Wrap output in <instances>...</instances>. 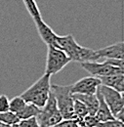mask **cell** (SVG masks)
I'll use <instances>...</instances> for the list:
<instances>
[{
	"instance_id": "cell-2",
	"label": "cell",
	"mask_w": 124,
	"mask_h": 127,
	"mask_svg": "<svg viewBox=\"0 0 124 127\" xmlns=\"http://www.w3.org/2000/svg\"><path fill=\"white\" fill-rule=\"evenodd\" d=\"M51 75L44 73L37 81H35L30 88L22 93L21 97L27 102L41 109L49 98L51 92Z\"/></svg>"
},
{
	"instance_id": "cell-12",
	"label": "cell",
	"mask_w": 124,
	"mask_h": 127,
	"mask_svg": "<svg viewBox=\"0 0 124 127\" xmlns=\"http://www.w3.org/2000/svg\"><path fill=\"white\" fill-rule=\"evenodd\" d=\"M96 95L98 97V100H99V107H98V111L96 112L95 116L97 117V119L100 121V122H105V121H108V120H111V119H114V116L112 115V113L109 111L108 105L106 104V102L104 101L103 99V96L101 95L99 89L97 90L96 92Z\"/></svg>"
},
{
	"instance_id": "cell-7",
	"label": "cell",
	"mask_w": 124,
	"mask_h": 127,
	"mask_svg": "<svg viewBox=\"0 0 124 127\" xmlns=\"http://www.w3.org/2000/svg\"><path fill=\"white\" fill-rule=\"evenodd\" d=\"M80 64L92 76H96V77L111 75V74H124V69L110 65V64L106 63L105 61L103 63L83 62V63H80Z\"/></svg>"
},
{
	"instance_id": "cell-18",
	"label": "cell",
	"mask_w": 124,
	"mask_h": 127,
	"mask_svg": "<svg viewBox=\"0 0 124 127\" xmlns=\"http://www.w3.org/2000/svg\"><path fill=\"white\" fill-rule=\"evenodd\" d=\"M23 1L25 3V6H26L28 12L30 13V15L32 17V19L34 21L38 20V19H41L40 11H39L38 6H37V4L34 0H23Z\"/></svg>"
},
{
	"instance_id": "cell-14",
	"label": "cell",
	"mask_w": 124,
	"mask_h": 127,
	"mask_svg": "<svg viewBox=\"0 0 124 127\" xmlns=\"http://www.w3.org/2000/svg\"><path fill=\"white\" fill-rule=\"evenodd\" d=\"M39 112H40L39 108H37L36 106L32 105L31 103H27L24 110L17 116L20 118V120H22V119H27V118H31V117H36L39 114Z\"/></svg>"
},
{
	"instance_id": "cell-22",
	"label": "cell",
	"mask_w": 124,
	"mask_h": 127,
	"mask_svg": "<svg viewBox=\"0 0 124 127\" xmlns=\"http://www.w3.org/2000/svg\"><path fill=\"white\" fill-rule=\"evenodd\" d=\"M9 99L4 94L0 95V113L9 111Z\"/></svg>"
},
{
	"instance_id": "cell-17",
	"label": "cell",
	"mask_w": 124,
	"mask_h": 127,
	"mask_svg": "<svg viewBox=\"0 0 124 127\" xmlns=\"http://www.w3.org/2000/svg\"><path fill=\"white\" fill-rule=\"evenodd\" d=\"M0 122L7 124V125H15L20 122V118L17 116V114L10 111H7L5 112L0 113Z\"/></svg>"
},
{
	"instance_id": "cell-5",
	"label": "cell",
	"mask_w": 124,
	"mask_h": 127,
	"mask_svg": "<svg viewBox=\"0 0 124 127\" xmlns=\"http://www.w3.org/2000/svg\"><path fill=\"white\" fill-rule=\"evenodd\" d=\"M71 62L67 55L61 49L53 45H47V61L45 73L50 75L56 74Z\"/></svg>"
},
{
	"instance_id": "cell-8",
	"label": "cell",
	"mask_w": 124,
	"mask_h": 127,
	"mask_svg": "<svg viewBox=\"0 0 124 127\" xmlns=\"http://www.w3.org/2000/svg\"><path fill=\"white\" fill-rule=\"evenodd\" d=\"M101 85V81L96 76H86L76 81L75 83L70 85V90L72 94H83V95H91L96 94L99 86Z\"/></svg>"
},
{
	"instance_id": "cell-3",
	"label": "cell",
	"mask_w": 124,
	"mask_h": 127,
	"mask_svg": "<svg viewBox=\"0 0 124 127\" xmlns=\"http://www.w3.org/2000/svg\"><path fill=\"white\" fill-rule=\"evenodd\" d=\"M51 92L55 97L62 119H75L73 113V96L70 85H51Z\"/></svg>"
},
{
	"instance_id": "cell-19",
	"label": "cell",
	"mask_w": 124,
	"mask_h": 127,
	"mask_svg": "<svg viewBox=\"0 0 124 127\" xmlns=\"http://www.w3.org/2000/svg\"><path fill=\"white\" fill-rule=\"evenodd\" d=\"M18 124H19L20 127H40L36 117H31V118H27V119H22V120H20V122Z\"/></svg>"
},
{
	"instance_id": "cell-20",
	"label": "cell",
	"mask_w": 124,
	"mask_h": 127,
	"mask_svg": "<svg viewBox=\"0 0 124 127\" xmlns=\"http://www.w3.org/2000/svg\"><path fill=\"white\" fill-rule=\"evenodd\" d=\"M54 127H80L78 120L75 119H62L61 122H59Z\"/></svg>"
},
{
	"instance_id": "cell-9",
	"label": "cell",
	"mask_w": 124,
	"mask_h": 127,
	"mask_svg": "<svg viewBox=\"0 0 124 127\" xmlns=\"http://www.w3.org/2000/svg\"><path fill=\"white\" fill-rule=\"evenodd\" d=\"M123 42H117L105 48L95 50V57L97 61L101 58L123 60Z\"/></svg>"
},
{
	"instance_id": "cell-6",
	"label": "cell",
	"mask_w": 124,
	"mask_h": 127,
	"mask_svg": "<svg viewBox=\"0 0 124 127\" xmlns=\"http://www.w3.org/2000/svg\"><path fill=\"white\" fill-rule=\"evenodd\" d=\"M98 89L101 95L103 96L104 101L108 105L109 111L113 116H115L118 112L123 111L124 103L122 93H119L118 91L112 88L107 87V86H104V85H100Z\"/></svg>"
},
{
	"instance_id": "cell-16",
	"label": "cell",
	"mask_w": 124,
	"mask_h": 127,
	"mask_svg": "<svg viewBox=\"0 0 124 127\" xmlns=\"http://www.w3.org/2000/svg\"><path fill=\"white\" fill-rule=\"evenodd\" d=\"M73 113L75 118L77 119H82L86 115H88V110L86 106L77 99L73 98Z\"/></svg>"
},
{
	"instance_id": "cell-4",
	"label": "cell",
	"mask_w": 124,
	"mask_h": 127,
	"mask_svg": "<svg viewBox=\"0 0 124 127\" xmlns=\"http://www.w3.org/2000/svg\"><path fill=\"white\" fill-rule=\"evenodd\" d=\"M40 127H54L62 120V116L57 107L55 97L50 92L46 104L40 109L39 114L36 116Z\"/></svg>"
},
{
	"instance_id": "cell-23",
	"label": "cell",
	"mask_w": 124,
	"mask_h": 127,
	"mask_svg": "<svg viewBox=\"0 0 124 127\" xmlns=\"http://www.w3.org/2000/svg\"><path fill=\"white\" fill-rule=\"evenodd\" d=\"M105 62L107 64H110V65H113V66H116V67L124 69L123 60H120V59H106Z\"/></svg>"
},
{
	"instance_id": "cell-11",
	"label": "cell",
	"mask_w": 124,
	"mask_h": 127,
	"mask_svg": "<svg viewBox=\"0 0 124 127\" xmlns=\"http://www.w3.org/2000/svg\"><path fill=\"white\" fill-rule=\"evenodd\" d=\"M101 81V85L112 88L119 93L124 91V74H111L98 77Z\"/></svg>"
},
{
	"instance_id": "cell-1",
	"label": "cell",
	"mask_w": 124,
	"mask_h": 127,
	"mask_svg": "<svg viewBox=\"0 0 124 127\" xmlns=\"http://www.w3.org/2000/svg\"><path fill=\"white\" fill-rule=\"evenodd\" d=\"M57 48L63 51L71 61L78 63L97 62L95 57V50L80 46L71 34L63 36L58 35Z\"/></svg>"
},
{
	"instance_id": "cell-21",
	"label": "cell",
	"mask_w": 124,
	"mask_h": 127,
	"mask_svg": "<svg viewBox=\"0 0 124 127\" xmlns=\"http://www.w3.org/2000/svg\"><path fill=\"white\" fill-rule=\"evenodd\" d=\"M98 127H124V125L122 121H119L114 118V119L108 120L105 122H100Z\"/></svg>"
},
{
	"instance_id": "cell-13",
	"label": "cell",
	"mask_w": 124,
	"mask_h": 127,
	"mask_svg": "<svg viewBox=\"0 0 124 127\" xmlns=\"http://www.w3.org/2000/svg\"><path fill=\"white\" fill-rule=\"evenodd\" d=\"M74 99H77L81 101L87 108L88 110V114L90 115H95L98 111L99 107V100L96 94H91V95H83V94H72Z\"/></svg>"
},
{
	"instance_id": "cell-10",
	"label": "cell",
	"mask_w": 124,
	"mask_h": 127,
	"mask_svg": "<svg viewBox=\"0 0 124 127\" xmlns=\"http://www.w3.org/2000/svg\"><path fill=\"white\" fill-rule=\"evenodd\" d=\"M36 30L39 33L41 39L46 45H53L57 47V39H58V34H56L54 31L47 25L46 23L41 19L35 20L34 21Z\"/></svg>"
},
{
	"instance_id": "cell-15",
	"label": "cell",
	"mask_w": 124,
	"mask_h": 127,
	"mask_svg": "<svg viewBox=\"0 0 124 127\" xmlns=\"http://www.w3.org/2000/svg\"><path fill=\"white\" fill-rule=\"evenodd\" d=\"M26 105H27V102L21 96H17V97L13 98L12 100L9 101V111L14 112L18 115L24 110Z\"/></svg>"
},
{
	"instance_id": "cell-24",
	"label": "cell",
	"mask_w": 124,
	"mask_h": 127,
	"mask_svg": "<svg viewBox=\"0 0 124 127\" xmlns=\"http://www.w3.org/2000/svg\"><path fill=\"white\" fill-rule=\"evenodd\" d=\"M0 127H11L10 125H7V124H4L2 122H0Z\"/></svg>"
},
{
	"instance_id": "cell-25",
	"label": "cell",
	"mask_w": 124,
	"mask_h": 127,
	"mask_svg": "<svg viewBox=\"0 0 124 127\" xmlns=\"http://www.w3.org/2000/svg\"><path fill=\"white\" fill-rule=\"evenodd\" d=\"M11 127H20V126H19V124H15V125H12Z\"/></svg>"
}]
</instances>
